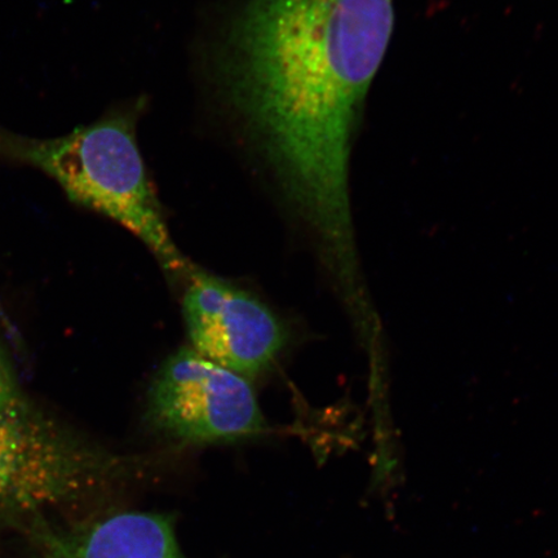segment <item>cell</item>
<instances>
[{
	"label": "cell",
	"instance_id": "1",
	"mask_svg": "<svg viewBox=\"0 0 558 558\" xmlns=\"http://www.w3.org/2000/svg\"><path fill=\"white\" fill-rule=\"evenodd\" d=\"M395 17V0H246L215 51L220 95L279 199L341 259L353 137Z\"/></svg>",
	"mask_w": 558,
	"mask_h": 558
},
{
	"label": "cell",
	"instance_id": "2",
	"mask_svg": "<svg viewBox=\"0 0 558 558\" xmlns=\"http://www.w3.org/2000/svg\"><path fill=\"white\" fill-rule=\"evenodd\" d=\"M143 108V101L125 105L62 137L0 132V155L47 173L70 199L130 230L167 275L186 281L195 268L172 239L137 143Z\"/></svg>",
	"mask_w": 558,
	"mask_h": 558
},
{
	"label": "cell",
	"instance_id": "3",
	"mask_svg": "<svg viewBox=\"0 0 558 558\" xmlns=\"http://www.w3.org/2000/svg\"><path fill=\"white\" fill-rule=\"evenodd\" d=\"M144 422L179 445H216L259 437L268 430L247 378L190 348L170 355L153 378Z\"/></svg>",
	"mask_w": 558,
	"mask_h": 558
},
{
	"label": "cell",
	"instance_id": "4",
	"mask_svg": "<svg viewBox=\"0 0 558 558\" xmlns=\"http://www.w3.org/2000/svg\"><path fill=\"white\" fill-rule=\"evenodd\" d=\"M130 469L128 458L86 442L41 413L0 354V495L78 492Z\"/></svg>",
	"mask_w": 558,
	"mask_h": 558
},
{
	"label": "cell",
	"instance_id": "5",
	"mask_svg": "<svg viewBox=\"0 0 558 558\" xmlns=\"http://www.w3.org/2000/svg\"><path fill=\"white\" fill-rule=\"evenodd\" d=\"M183 316L193 351L247 379L267 372L288 344L269 305L198 269L186 279Z\"/></svg>",
	"mask_w": 558,
	"mask_h": 558
},
{
	"label": "cell",
	"instance_id": "6",
	"mask_svg": "<svg viewBox=\"0 0 558 558\" xmlns=\"http://www.w3.org/2000/svg\"><path fill=\"white\" fill-rule=\"evenodd\" d=\"M50 558H187L165 515L121 512L74 530Z\"/></svg>",
	"mask_w": 558,
	"mask_h": 558
}]
</instances>
